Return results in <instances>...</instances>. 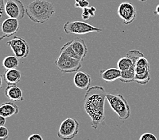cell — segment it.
<instances>
[{"label": "cell", "instance_id": "1", "mask_svg": "<svg viewBox=\"0 0 159 140\" xmlns=\"http://www.w3.org/2000/svg\"><path fill=\"white\" fill-rule=\"evenodd\" d=\"M107 92L100 86H92L87 90L83 107L92 121V127L97 129L104 122L105 100Z\"/></svg>", "mask_w": 159, "mask_h": 140}, {"label": "cell", "instance_id": "2", "mask_svg": "<svg viewBox=\"0 0 159 140\" xmlns=\"http://www.w3.org/2000/svg\"><path fill=\"white\" fill-rule=\"evenodd\" d=\"M26 14L31 21L43 24L55 14V9L53 3L47 0H34L26 7Z\"/></svg>", "mask_w": 159, "mask_h": 140}, {"label": "cell", "instance_id": "3", "mask_svg": "<svg viewBox=\"0 0 159 140\" xmlns=\"http://www.w3.org/2000/svg\"><path fill=\"white\" fill-rule=\"evenodd\" d=\"M107 99L110 107L119 119L127 120L131 115V108L127 100L121 94H107Z\"/></svg>", "mask_w": 159, "mask_h": 140}, {"label": "cell", "instance_id": "4", "mask_svg": "<svg viewBox=\"0 0 159 140\" xmlns=\"http://www.w3.org/2000/svg\"><path fill=\"white\" fill-rule=\"evenodd\" d=\"M64 32L67 35H85L90 32H100L102 29L81 21L67 22L63 26Z\"/></svg>", "mask_w": 159, "mask_h": 140}, {"label": "cell", "instance_id": "5", "mask_svg": "<svg viewBox=\"0 0 159 140\" xmlns=\"http://www.w3.org/2000/svg\"><path fill=\"white\" fill-rule=\"evenodd\" d=\"M54 63L62 73L77 72L82 67L81 61L62 52H60V55Z\"/></svg>", "mask_w": 159, "mask_h": 140}, {"label": "cell", "instance_id": "6", "mask_svg": "<svg viewBox=\"0 0 159 140\" xmlns=\"http://www.w3.org/2000/svg\"><path fill=\"white\" fill-rule=\"evenodd\" d=\"M79 124L74 118H67L60 124L58 137L64 140L73 139L79 133Z\"/></svg>", "mask_w": 159, "mask_h": 140}, {"label": "cell", "instance_id": "7", "mask_svg": "<svg viewBox=\"0 0 159 140\" xmlns=\"http://www.w3.org/2000/svg\"><path fill=\"white\" fill-rule=\"evenodd\" d=\"M6 44L18 59H25L29 54V46L23 38L15 36Z\"/></svg>", "mask_w": 159, "mask_h": 140}, {"label": "cell", "instance_id": "8", "mask_svg": "<svg viewBox=\"0 0 159 140\" xmlns=\"http://www.w3.org/2000/svg\"><path fill=\"white\" fill-rule=\"evenodd\" d=\"M5 10L7 16L18 20L23 18L26 13L24 4L20 0H7Z\"/></svg>", "mask_w": 159, "mask_h": 140}, {"label": "cell", "instance_id": "9", "mask_svg": "<svg viewBox=\"0 0 159 140\" xmlns=\"http://www.w3.org/2000/svg\"><path fill=\"white\" fill-rule=\"evenodd\" d=\"M119 16L122 19L123 23L129 25L133 22L136 18V9L129 2H123L119 5L117 10Z\"/></svg>", "mask_w": 159, "mask_h": 140}, {"label": "cell", "instance_id": "10", "mask_svg": "<svg viewBox=\"0 0 159 140\" xmlns=\"http://www.w3.org/2000/svg\"><path fill=\"white\" fill-rule=\"evenodd\" d=\"M2 35L0 39L8 38L14 35L19 30V22L16 18H8L2 22Z\"/></svg>", "mask_w": 159, "mask_h": 140}, {"label": "cell", "instance_id": "11", "mask_svg": "<svg viewBox=\"0 0 159 140\" xmlns=\"http://www.w3.org/2000/svg\"><path fill=\"white\" fill-rule=\"evenodd\" d=\"M90 75L84 71H78L73 78V82L77 88L81 90H88L91 84Z\"/></svg>", "mask_w": 159, "mask_h": 140}, {"label": "cell", "instance_id": "12", "mask_svg": "<svg viewBox=\"0 0 159 140\" xmlns=\"http://www.w3.org/2000/svg\"><path fill=\"white\" fill-rule=\"evenodd\" d=\"M4 94L7 99L13 102H19L24 100L22 90L16 85H9L5 88Z\"/></svg>", "mask_w": 159, "mask_h": 140}, {"label": "cell", "instance_id": "13", "mask_svg": "<svg viewBox=\"0 0 159 140\" xmlns=\"http://www.w3.org/2000/svg\"><path fill=\"white\" fill-rule=\"evenodd\" d=\"M2 76L6 84L9 86L16 85L18 83H19L20 82L22 75L20 71L15 68V69L6 70Z\"/></svg>", "mask_w": 159, "mask_h": 140}, {"label": "cell", "instance_id": "14", "mask_svg": "<svg viewBox=\"0 0 159 140\" xmlns=\"http://www.w3.org/2000/svg\"><path fill=\"white\" fill-rule=\"evenodd\" d=\"M70 43L75 52L80 57L81 61H83L88 54V47L85 42L80 38H75L73 40H70Z\"/></svg>", "mask_w": 159, "mask_h": 140}, {"label": "cell", "instance_id": "15", "mask_svg": "<svg viewBox=\"0 0 159 140\" xmlns=\"http://www.w3.org/2000/svg\"><path fill=\"white\" fill-rule=\"evenodd\" d=\"M100 76L103 80L107 82H112L119 79L121 76V71L119 68L111 67L107 70H101Z\"/></svg>", "mask_w": 159, "mask_h": 140}, {"label": "cell", "instance_id": "16", "mask_svg": "<svg viewBox=\"0 0 159 140\" xmlns=\"http://www.w3.org/2000/svg\"><path fill=\"white\" fill-rule=\"evenodd\" d=\"M12 102H6L0 106V115L8 118L19 112V108L16 104Z\"/></svg>", "mask_w": 159, "mask_h": 140}, {"label": "cell", "instance_id": "17", "mask_svg": "<svg viewBox=\"0 0 159 140\" xmlns=\"http://www.w3.org/2000/svg\"><path fill=\"white\" fill-rule=\"evenodd\" d=\"M150 71V64L144 56L139 57L135 63V74H142Z\"/></svg>", "mask_w": 159, "mask_h": 140}, {"label": "cell", "instance_id": "18", "mask_svg": "<svg viewBox=\"0 0 159 140\" xmlns=\"http://www.w3.org/2000/svg\"><path fill=\"white\" fill-rule=\"evenodd\" d=\"M19 62H18V58L16 56H7L3 60L2 65L3 67L5 68L6 70H10V69H15L18 66Z\"/></svg>", "mask_w": 159, "mask_h": 140}, {"label": "cell", "instance_id": "19", "mask_svg": "<svg viewBox=\"0 0 159 140\" xmlns=\"http://www.w3.org/2000/svg\"><path fill=\"white\" fill-rule=\"evenodd\" d=\"M60 52L64 53H66L68 55L72 57L77 59L79 60V61L81 62V59H80V57H79L76 54V53L75 52L74 49H73V47H72L70 41H69V42H67L66 43H65L63 45L61 49H60Z\"/></svg>", "mask_w": 159, "mask_h": 140}, {"label": "cell", "instance_id": "20", "mask_svg": "<svg viewBox=\"0 0 159 140\" xmlns=\"http://www.w3.org/2000/svg\"><path fill=\"white\" fill-rule=\"evenodd\" d=\"M151 79L150 71H148L146 73L139 74H135V78H134V82L138 83L139 84L141 85H146L148 83Z\"/></svg>", "mask_w": 159, "mask_h": 140}, {"label": "cell", "instance_id": "21", "mask_svg": "<svg viewBox=\"0 0 159 140\" xmlns=\"http://www.w3.org/2000/svg\"><path fill=\"white\" fill-rule=\"evenodd\" d=\"M96 9L95 7H88L83 9V12L81 14V18L83 20H88L91 17H94L96 15Z\"/></svg>", "mask_w": 159, "mask_h": 140}, {"label": "cell", "instance_id": "22", "mask_svg": "<svg viewBox=\"0 0 159 140\" xmlns=\"http://www.w3.org/2000/svg\"><path fill=\"white\" fill-rule=\"evenodd\" d=\"M75 7L76 8H81L83 10L85 7H88L89 4V3L87 0H75Z\"/></svg>", "mask_w": 159, "mask_h": 140}, {"label": "cell", "instance_id": "23", "mask_svg": "<svg viewBox=\"0 0 159 140\" xmlns=\"http://www.w3.org/2000/svg\"><path fill=\"white\" fill-rule=\"evenodd\" d=\"M0 21L2 22L6 19V3L4 0H0Z\"/></svg>", "mask_w": 159, "mask_h": 140}, {"label": "cell", "instance_id": "24", "mask_svg": "<svg viewBox=\"0 0 159 140\" xmlns=\"http://www.w3.org/2000/svg\"><path fill=\"white\" fill-rule=\"evenodd\" d=\"M9 131L7 128L4 126H0V139L6 140L8 138Z\"/></svg>", "mask_w": 159, "mask_h": 140}, {"label": "cell", "instance_id": "25", "mask_svg": "<svg viewBox=\"0 0 159 140\" xmlns=\"http://www.w3.org/2000/svg\"><path fill=\"white\" fill-rule=\"evenodd\" d=\"M157 138L154 134L151 133L143 134L139 138V140H157Z\"/></svg>", "mask_w": 159, "mask_h": 140}, {"label": "cell", "instance_id": "26", "mask_svg": "<svg viewBox=\"0 0 159 140\" xmlns=\"http://www.w3.org/2000/svg\"><path fill=\"white\" fill-rule=\"evenodd\" d=\"M29 140H42L43 138L41 137V135L37 134H34L29 136L28 138Z\"/></svg>", "mask_w": 159, "mask_h": 140}, {"label": "cell", "instance_id": "27", "mask_svg": "<svg viewBox=\"0 0 159 140\" xmlns=\"http://www.w3.org/2000/svg\"><path fill=\"white\" fill-rule=\"evenodd\" d=\"M6 122V117L0 115V126H4Z\"/></svg>", "mask_w": 159, "mask_h": 140}, {"label": "cell", "instance_id": "28", "mask_svg": "<svg viewBox=\"0 0 159 140\" xmlns=\"http://www.w3.org/2000/svg\"><path fill=\"white\" fill-rule=\"evenodd\" d=\"M154 14L156 15H158L159 16V4L156 7V9H155V11H154Z\"/></svg>", "mask_w": 159, "mask_h": 140}, {"label": "cell", "instance_id": "29", "mask_svg": "<svg viewBox=\"0 0 159 140\" xmlns=\"http://www.w3.org/2000/svg\"><path fill=\"white\" fill-rule=\"evenodd\" d=\"M139 1H141V2H146L147 0H139Z\"/></svg>", "mask_w": 159, "mask_h": 140}]
</instances>
